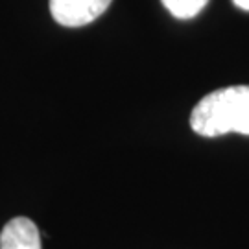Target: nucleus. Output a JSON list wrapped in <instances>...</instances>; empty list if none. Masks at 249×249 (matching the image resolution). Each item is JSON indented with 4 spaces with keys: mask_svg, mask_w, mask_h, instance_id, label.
<instances>
[{
    "mask_svg": "<svg viewBox=\"0 0 249 249\" xmlns=\"http://www.w3.org/2000/svg\"><path fill=\"white\" fill-rule=\"evenodd\" d=\"M0 249H41L37 225L24 216L9 220L0 234Z\"/></svg>",
    "mask_w": 249,
    "mask_h": 249,
    "instance_id": "nucleus-3",
    "label": "nucleus"
},
{
    "mask_svg": "<svg viewBox=\"0 0 249 249\" xmlns=\"http://www.w3.org/2000/svg\"><path fill=\"white\" fill-rule=\"evenodd\" d=\"M113 0H50V13L61 26L80 28L106 13Z\"/></svg>",
    "mask_w": 249,
    "mask_h": 249,
    "instance_id": "nucleus-2",
    "label": "nucleus"
},
{
    "mask_svg": "<svg viewBox=\"0 0 249 249\" xmlns=\"http://www.w3.org/2000/svg\"><path fill=\"white\" fill-rule=\"evenodd\" d=\"M232 2L240 9H244V11H249V0H232Z\"/></svg>",
    "mask_w": 249,
    "mask_h": 249,
    "instance_id": "nucleus-5",
    "label": "nucleus"
},
{
    "mask_svg": "<svg viewBox=\"0 0 249 249\" xmlns=\"http://www.w3.org/2000/svg\"><path fill=\"white\" fill-rule=\"evenodd\" d=\"M190 125L201 137L249 135V85L225 87L203 96L192 109Z\"/></svg>",
    "mask_w": 249,
    "mask_h": 249,
    "instance_id": "nucleus-1",
    "label": "nucleus"
},
{
    "mask_svg": "<svg viewBox=\"0 0 249 249\" xmlns=\"http://www.w3.org/2000/svg\"><path fill=\"white\" fill-rule=\"evenodd\" d=\"M162 6L168 9L176 18L188 20L194 18L207 6L209 0H160Z\"/></svg>",
    "mask_w": 249,
    "mask_h": 249,
    "instance_id": "nucleus-4",
    "label": "nucleus"
}]
</instances>
